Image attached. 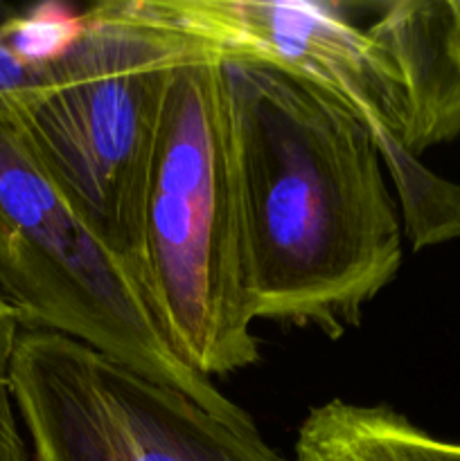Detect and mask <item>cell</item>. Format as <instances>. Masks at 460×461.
<instances>
[{"label": "cell", "mask_w": 460, "mask_h": 461, "mask_svg": "<svg viewBox=\"0 0 460 461\" xmlns=\"http://www.w3.org/2000/svg\"><path fill=\"white\" fill-rule=\"evenodd\" d=\"M48 66L27 61L14 43L9 18L0 21V115L16 117L43 86Z\"/></svg>", "instance_id": "9"}, {"label": "cell", "mask_w": 460, "mask_h": 461, "mask_svg": "<svg viewBox=\"0 0 460 461\" xmlns=\"http://www.w3.org/2000/svg\"><path fill=\"white\" fill-rule=\"evenodd\" d=\"M0 295L23 331L88 345L149 381L174 387L221 421L253 419L171 351L138 279L41 167L21 126L0 115Z\"/></svg>", "instance_id": "4"}, {"label": "cell", "mask_w": 460, "mask_h": 461, "mask_svg": "<svg viewBox=\"0 0 460 461\" xmlns=\"http://www.w3.org/2000/svg\"><path fill=\"white\" fill-rule=\"evenodd\" d=\"M12 394L34 461H289L257 428L59 333L21 331Z\"/></svg>", "instance_id": "6"}, {"label": "cell", "mask_w": 460, "mask_h": 461, "mask_svg": "<svg viewBox=\"0 0 460 461\" xmlns=\"http://www.w3.org/2000/svg\"><path fill=\"white\" fill-rule=\"evenodd\" d=\"M391 59L410 111L409 149L422 156L460 135V72L446 48L445 0L377 5L365 25Z\"/></svg>", "instance_id": "7"}, {"label": "cell", "mask_w": 460, "mask_h": 461, "mask_svg": "<svg viewBox=\"0 0 460 461\" xmlns=\"http://www.w3.org/2000/svg\"><path fill=\"white\" fill-rule=\"evenodd\" d=\"M224 59L167 84L140 239V288L167 345L198 376L260 360Z\"/></svg>", "instance_id": "2"}, {"label": "cell", "mask_w": 460, "mask_h": 461, "mask_svg": "<svg viewBox=\"0 0 460 461\" xmlns=\"http://www.w3.org/2000/svg\"><path fill=\"white\" fill-rule=\"evenodd\" d=\"M253 318L359 327L401 266V219L377 140L347 104L302 77L225 57Z\"/></svg>", "instance_id": "1"}, {"label": "cell", "mask_w": 460, "mask_h": 461, "mask_svg": "<svg viewBox=\"0 0 460 461\" xmlns=\"http://www.w3.org/2000/svg\"><path fill=\"white\" fill-rule=\"evenodd\" d=\"M225 57L158 21L144 0H106L81 14L70 48L12 117L41 167L90 232L140 284L149 171L167 84L179 68Z\"/></svg>", "instance_id": "3"}, {"label": "cell", "mask_w": 460, "mask_h": 461, "mask_svg": "<svg viewBox=\"0 0 460 461\" xmlns=\"http://www.w3.org/2000/svg\"><path fill=\"white\" fill-rule=\"evenodd\" d=\"M158 21L302 77L341 99L368 124L395 185L413 250L460 239V185L440 178L409 149L406 90L382 45L327 3L144 0Z\"/></svg>", "instance_id": "5"}, {"label": "cell", "mask_w": 460, "mask_h": 461, "mask_svg": "<svg viewBox=\"0 0 460 461\" xmlns=\"http://www.w3.org/2000/svg\"><path fill=\"white\" fill-rule=\"evenodd\" d=\"M446 48L460 72V0H445Z\"/></svg>", "instance_id": "10"}, {"label": "cell", "mask_w": 460, "mask_h": 461, "mask_svg": "<svg viewBox=\"0 0 460 461\" xmlns=\"http://www.w3.org/2000/svg\"><path fill=\"white\" fill-rule=\"evenodd\" d=\"M21 331L16 313L0 295V461H30L18 430V410L12 394V358Z\"/></svg>", "instance_id": "8"}]
</instances>
